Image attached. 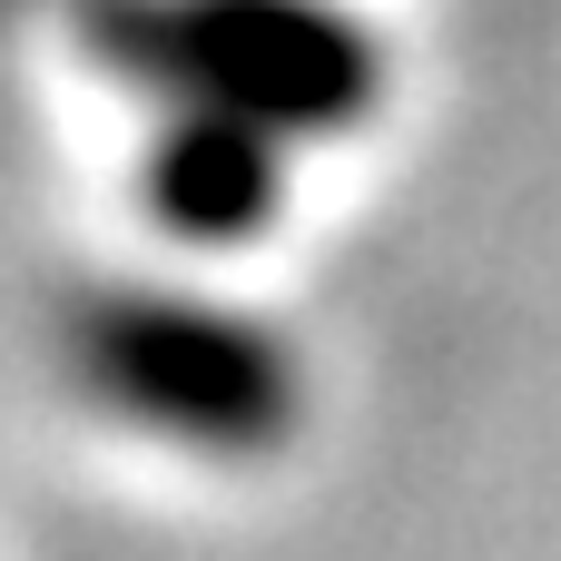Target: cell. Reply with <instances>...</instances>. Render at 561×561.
<instances>
[{
    "instance_id": "7a4b0ae2",
    "label": "cell",
    "mask_w": 561,
    "mask_h": 561,
    "mask_svg": "<svg viewBox=\"0 0 561 561\" xmlns=\"http://www.w3.org/2000/svg\"><path fill=\"white\" fill-rule=\"evenodd\" d=\"M266 187H276V168H266V128L256 118L207 108V118H178V138L158 148V217L187 227V237L266 227V207H276Z\"/></svg>"
},
{
    "instance_id": "6da1fadb",
    "label": "cell",
    "mask_w": 561,
    "mask_h": 561,
    "mask_svg": "<svg viewBox=\"0 0 561 561\" xmlns=\"http://www.w3.org/2000/svg\"><path fill=\"white\" fill-rule=\"evenodd\" d=\"M79 375L99 404L187 454H276L296 424V355L187 296H99L79 306Z\"/></svg>"
}]
</instances>
